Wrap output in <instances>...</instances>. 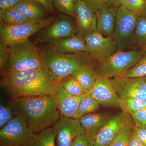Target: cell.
<instances>
[{
    "instance_id": "38",
    "label": "cell",
    "mask_w": 146,
    "mask_h": 146,
    "mask_svg": "<svg viewBox=\"0 0 146 146\" xmlns=\"http://www.w3.org/2000/svg\"><path fill=\"white\" fill-rule=\"evenodd\" d=\"M21 0H0V12L14 7Z\"/></svg>"
},
{
    "instance_id": "12",
    "label": "cell",
    "mask_w": 146,
    "mask_h": 146,
    "mask_svg": "<svg viewBox=\"0 0 146 146\" xmlns=\"http://www.w3.org/2000/svg\"><path fill=\"white\" fill-rule=\"evenodd\" d=\"M84 39L87 53L97 62L104 60L118 51L112 36L105 37L96 31L87 35Z\"/></svg>"
},
{
    "instance_id": "23",
    "label": "cell",
    "mask_w": 146,
    "mask_h": 146,
    "mask_svg": "<svg viewBox=\"0 0 146 146\" xmlns=\"http://www.w3.org/2000/svg\"><path fill=\"white\" fill-rule=\"evenodd\" d=\"M1 23L10 26L18 25L32 22L23 13L13 7L0 12Z\"/></svg>"
},
{
    "instance_id": "42",
    "label": "cell",
    "mask_w": 146,
    "mask_h": 146,
    "mask_svg": "<svg viewBox=\"0 0 146 146\" xmlns=\"http://www.w3.org/2000/svg\"><path fill=\"white\" fill-rule=\"evenodd\" d=\"M140 16L146 17V6L145 8V9H144L143 11V12H142V13H141V15H140Z\"/></svg>"
},
{
    "instance_id": "22",
    "label": "cell",
    "mask_w": 146,
    "mask_h": 146,
    "mask_svg": "<svg viewBox=\"0 0 146 146\" xmlns=\"http://www.w3.org/2000/svg\"><path fill=\"white\" fill-rule=\"evenodd\" d=\"M23 146H56L53 128L33 133Z\"/></svg>"
},
{
    "instance_id": "26",
    "label": "cell",
    "mask_w": 146,
    "mask_h": 146,
    "mask_svg": "<svg viewBox=\"0 0 146 146\" xmlns=\"http://www.w3.org/2000/svg\"><path fill=\"white\" fill-rule=\"evenodd\" d=\"M136 49L146 50V17L138 16L135 29Z\"/></svg>"
},
{
    "instance_id": "33",
    "label": "cell",
    "mask_w": 146,
    "mask_h": 146,
    "mask_svg": "<svg viewBox=\"0 0 146 146\" xmlns=\"http://www.w3.org/2000/svg\"><path fill=\"white\" fill-rule=\"evenodd\" d=\"M123 5L131 12L140 16L146 6L145 0H124Z\"/></svg>"
},
{
    "instance_id": "32",
    "label": "cell",
    "mask_w": 146,
    "mask_h": 146,
    "mask_svg": "<svg viewBox=\"0 0 146 146\" xmlns=\"http://www.w3.org/2000/svg\"><path fill=\"white\" fill-rule=\"evenodd\" d=\"M15 117L10 104L1 100L0 104V128L6 125Z\"/></svg>"
},
{
    "instance_id": "5",
    "label": "cell",
    "mask_w": 146,
    "mask_h": 146,
    "mask_svg": "<svg viewBox=\"0 0 146 146\" xmlns=\"http://www.w3.org/2000/svg\"><path fill=\"white\" fill-rule=\"evenodd\" d=\"M43 68L39 49L30 41L9 46L7 73Z\"/></svg>"
},
{
    "instance_id": "16",
    "label": "cell",
    "mask_w": 146,
    "mask_h": 146,
    "mask_svg": "<svg viewBox=\"0 0 146 146\" xmlns=\"http://www.w3.org/2000/svg\"><path fill=\"white\" fill-rule=\"evenodd\" d=\"M83 95L75 96L71 95L65 91L59 83H58L54 96L57 109L60 115L66 117H74L77 111Z\"/></svg>"
},
{
    "instance_id": "6",
    "label": "cell",
    "mask_w": 146,
    "mask_h": 146,
    "mask_svg": "<svg viewBox=\"0 0 146 146\" xmlns=\"http://www.w3.org/2000/svg\"><path fill=\"white\" fill-rule=\"evenodd\" d=\"M116 26L112 36L118 51L136 49L135 29L138 15L129 11L124 5L117 9Z\"/></svg>"
},
{
    "instance_id": "9",
    "label": "cell",
    "mask_w": 146,
    "mask_h": 146,
    "mask_svg": "<svg viewBox=\"0 0 146 146\" xmlns=\"http://www.w3.org/2000/svg\"><path fill=\"white\" fill-rule=\"evenodd\" d=\"M34 133L25 120L15 116L0 130V146H23Z\"/></svg>"
},
{
    "instance_id": "39",
    "label": "cell",
    "mask_w": 146,
    "mask_h": 146,
    "mask_svg": "<svg viewBox=\"0 0 146 146\" xmlns=\"http://www.w3.org/2000/svg\"><path fill=\"white\" fill-rule=\"evenodd\" d=\"M43 6L48 12L53 13L54 7L53 4L52 0H33Z\"/></svg>"
},
{
    "instance_id": "1",
    "label": "cell",
    "mask_w": 146,
    "mask_h": 146,
    "mask_svg": "<svg viewBox=\"0 0 146 146\" xmlns=\"http://www.w3.org/2000/svg\"><path fill=\"white\" fill-rule=\"evenodd\" d=\"M10 105L14 116L23 118L34 133L54 125L60 116L54 96L22 97L12 99Z\"/></svg>"
},
{
    "instance_id": "18",
    "label": "cell",
    "mask_w": 146,
    "mask_h": 146,
    "mask_svg": "<svg viewBox=\"0 0 146 146\" xmlns=\"http://www.w3.org/2000/svg\"><path fill=\"white\" fill-rule=\"evenodd\" d=\"M51 48L55 52L61 54L87 52L84 37L78 33L74 36L60 39Z\"/></svg>"
},
{
    "instance_id": "25",
    "label": "cell",
    "mask_w": 146,
    "mask_h": 146,
    "mask_svg": "<svg viewBox=\"0 0 146 146\" xmlns=\"http://www.w3.org/2000/svg\"><path fill=\"white\" fill-rule=\"evenodd\" d=\"M58 83L69 94L75 96H81L89 93L76 78L72 76L63 78Z\"/></svg>"
},
{
    "instance_id": "29",
    "label": "cell",
    "mask_w": 146,
    "mask_h": 146,
    "mask_svg": "<svg viewBox=\"0 0 146 146\" xmlns=\"http://www.w3.org/2000/svg\"><path fill=\"white\" fill-rule=\"evenodd\" d=\"M123 76L131 78H143L146 76V50L138 62Z\"/></svg>"
},
{
    "instance_id": "37",
    "label": "cell",
    "mask_w": 146,
    "mask_h": 146,
    "mask_svg": "<svg viewBox=\"0 0 146 146\" xmlns=\"http://www.w3.org/2000/svg\"><path fill=\"white\" fill-rule=\"evenodd\" d=\"M133 135L146 146V127L142 128L135 126L133 127Z\"/></svg>"
},
{
    "instance_id": "40",
    "label": "cell",
    "mask_w": 146,
    "mask_h": 146,
    "mask_svg": "<svg viewBox=\"0 0 146 146\" xmlns=\"http://www.w3.org/2000/svg\"><path fill=\"white\" fill-rule=\"evenodd\" d=\"M128 146H145L141 141L136 138L133 134Z\"/></svg>"
},
{
    "instance_id": "28",
    "label": "cell",
    "mask_w": 146,
    "mask_h": 146,
    "mask_svg": "<svg viewBox=\"0 0 146 146\" xmlns=\"http://www.w3.org/2000/svg\"><path fill=\"white\" fill-rule=\"evenodd\" d=\"M130 126L120 131L109 146H128L133 134V127Z\"/></svg>"
},
{
    "instance_id": "11",
    "label": "cell",
    "mask_w": 146,
    "mask_h": 146,
    "mask_svg": "<svg viewBox=\"0 0 146 146\" xmlns=\"http://www.w3.org/2000/svg\"><path fill=\"white\" fill-rule=\"evenodd\" d=\"M111 81L121 99L135 98L146 101V81L144 78L121 76L111 79Z\"/></svg>"
},
{
    "instance_id": "17",
    "label": "cell",
    "mask_w": 146,
    "mask_h": 146,
    "mask_svg": "<svg viewBox=\"0 0 146 146\" xmlns=\"http://www.w3.org/2000/svg\"><path fill=\"white\" fill-rule=\"evenodd\" d=\"M96 13L97 32L105 37L112 36L117 22V9L107 5Z\"/></svg>"
},
{
    "instance_id": "24",
    "label": "cell",
    "mask_w": 146,
    "mask_h": 146,
    "mask_svg": "<svg viewBox=\"0 0 146 146\" xmlns=\"http://www.w3.org/2000/svg\"><path fill=\"white\" fill-rule=\"evenodd\" d=\"M100 105L89 93L84 94L77 111L73 118L79 119L84 115L93 113L100 108Z\"/></svg>"
},
{
    "instance_id": "35",
    "label": "cell",
    "mask_w": 146,
    "mask_h": 146,
    "mask_svg": "<svg viewBox=\"0 0 146 146\" xmlns=\"http://www.w3.org/2000/svg\"><path fill=\"white\" fill-rule=\"evenodd\" d=\"M135 126L138 127H146V107L131 114Z\"/></svg>"
},
{
    "instance_id": "14",
    "label": "cell",
    "mask_w": 146,
    "mask_h": 146,
    "mask_svg": "<svg viewBox=\"0 0 146 146\" xmlns=\"http://www.w3.org/2000/svg\"><path fill=\"white\" fill-rule=\"evenodd\" d=\"M89 94L102 106L120 107L121 99L112 86L111 79L99 75Z\"/></svg>"
},
{
    "instance_id": "31",
    "label": "cell",
    "mask_w": 146,
    "mask_h": 146,
    "mask_svg": "<svg viewBox=\"0 0 146 146\" xmlns=\"http://www.w3.org/2000/svg\"><path fill=\"white\" fill-rule=\"evenodd\" d=\"M9 59V46L6 42H0V72L2 77L6 74Z\"/></svg>"
},
{
    "instance_id": "7",
    "label": "cell",
    "mask_w": 146,
    "mask_h": 146,
    "mask_svg": "<svg viewBox=\"0 0 146 146\" xmlns=\"http://www.w3.org/2000/svg\"><path fill=\"white\" fill-rule=\"evenodd\" d=\"M56 20L54 17H47L39 21L13 26L1 23V41L9 46L27 42L31 35L49 26Z\"/></svg>"
},
{
    "instance_id": "4",
    "label": "cell",
    "mask_w": 146,
    "mask_h": 146,
    "mask_svg": "<svg viewBox=\"0 0 146 146\" xmlns=\"http://www.w3.org/2000/svg\"><path fill=\"white\" fill-rule=\"evenodd\" d=\"M145 51L134 49L117 51L104 60L97 62L99 75L110 79L124 75L143 55Z\"/></svg>"
},
{
    "instance_id": "43",
    "label": "cell",
    "mask_w": 146,
    "mask_h": 146,
    "mask_svg": "<svg viewBox=\"0 0 146 146\" xmlns=\"http://www.w3.org/2000/svg\"><path fill=\"white\" fill-rule=\"evenodd\" d=\"M144 78L145 79V80L146 81V76H145L144 77Z\"/></svg>"
},
{
    "instance_id": "34",
    "label": "cell",
    "mask_w": 146,
    "mask_h": 146,
    "mask_svg": "<svg viewBox=\"0 0 146 146\" xmlns=\"http://www.w3.org/2000/svg\"><path fill=\"white\" fill-rule=\"evenodd\" d=\"M95 139L89 132H85L79 135L74 139L71 146H94Z\"/></svg>"
},
{
    "instance_id": "20",
    "label": "cell",
    "mask_w": 146,
    "mask_h": 146,
    "mask_svg": "<svg viewBox=\"0 0 146 146\" xmlns=\"http://www.w3.org/2000/svg\"><path fill=\"white\" fill-rule=\"evenodd\" d=\"M14 7L32 21L46 18L48 12L43 6L33 0H21Z\"/></svg>"
},
{
    "instance_id": "15",
    "label": "cell",
    "mask_w": 146,
    "mask_h": 146,
    "mask_svg": "<svg viewBox=\"0 0 146 146\" xmlns=\"http://www.w3.org/2000/svg\"><path fill=\"white\" fill-rule=\"evenodd\" d=\"M74 12L78 33L85 37L97 31L96 12L83 0H76Z\"/></svg>"
},
{
    "instance_id": "41",
    "label": "cell",
    "mask_w": 146,
    "mask_h": 146,
    "mask_svg": "<svg viewBox=\"0 0 146 146\" xmlns=\"http://www.w3.org/2000/svg\"><path fill=\"white\" fill-rule=\"evenodd\" d=\"M123 2L124 0H109L108 5L117 9L121 5H123Z\"/></svg>"
},
{
    "instance_id": "19",
    "label": "cell",
    "mask_w": 146,
    "mask_h": 146,
    "mask_svg": "<svg viewBox=\"0 0 146 146\" xmlns=\"http://www.w3.org/2000/svg\"><path fill=\"white\" fill-rule=\"evenodd\" d=\"M112 116L106 112L91 113L84 115L79 119L82 127L92 134L94 139Z\"/></svg>"
},
{
    "instance_id": "13",
    "label": "cell",
    "mask_w": 146,
    "mask_h": 146,
    "mask_svg": "<svg viewBox=\"0 0 146 146\" xmlns=\"http://www.w3.org/2000/svg\"><path fill=\"white\" fill-rule=\"evenodd\" d=\"M56 146H71L78 136L85 132L79 119L60 115L53 125Z\"/></svg>"
},
{
    "instance_id": "30",
    "label": "cell",
    "mask_w": 146,
    "mask_h": 146,
    "mask_svg": "<svg viewBox=\"0 0 146 146\" xmlns=\"http://www.w3.org/2000/svg\"><path fill=\"white\" fill-rule=\"evenodd\" d=\"M76 0H52L55 8L59 12L74 16V5Z\"/></svg>"
},
{
    "instance_id": "44",
    "label": "cell",
    "mask_w": 146,
    "mask_h": 146,
    "mask_svg": "<svg viewBox=\"0 0 146 146\" xmlns=\"http://www.w3.org/2000/svg\"><path fill=\"white\" fill-rule=\"evenodd\" d=\"M145 1H146V0H145Z\"/></svg>"
},
{
    "instance_id": "36",
    "label": "cell",
    "mask_w": 146,
    "mask_h": 146,
    "mask_svg": "<svg viewBox=\"0 0 146 146\" xmlns=\"http://www.w3.org/2000/svg\"><path fill=\"white\" fill-rule=\"evenodd\" d=\"M88 5L96 12L100 9L108 5L109 0H83Z\"/></svg>"
},
{
    "instance_id": "27",
    "label": "cell",
    "mask_w": 146,
    "mask_h": 146,
    "mask_svg": "<svg viewBox=\"0 0 146 146\" xmlns=\"http://www.w3.org/2000/svg\"><path fill=\"white\" fill-rule=\"evenodd\" d=\"M146 107V101L135 98H125L121 99L120 108L123 112L131 115L133 112Z\"/></svg>"
},
{
    "instance_id": "3",
    "label": "cell",
    "mask_w": 146,
    "mask_h": 146,
    "mask_svg": "<svg viewBox=\"0 0 146 146\" xmlns=\"http://www.w3.org/2000/svg\"><path fill=\"white\" fill-rule=\"evenodd\" d=\"M39 49L43 68L58 83L81 68L97 62L86 52L61 54L55 52L51 47Z\"/></svg>"
},
{
    "instance_id": "2",
    "label": "cell",
    "mask_w": 146,
    "mask_h": 146,
    "mask_svg": "<svg viewBox=\"0 0 146 146\" xmlns=\"http://www.w3.org/2000/svg\"><path fill=\"white\" fill-rule=\"evenodd\" d=\"M58 83L43 68L7 73L1 80L11 100L36 95L54 96Z\"/></svg>"
},
{
    "instance_id": "21",
    "label": "cell",
    "mask_w": 146,
    "mask_h": 146,
    "mask_svg": "<svg viewBox=\"0 0 146 146\" xmlns=\"http://www.w3.org/2000/svg\"><path fill=\"white\" fill-rule=\"evenodd\" d=\"M96 63L84 67L73 73L71 76L76 78L82 86L88 91H90L99 74L96 69Z\"/></svg>"
},
{
    "instance_id": "8",
    "label": "cell",
    "mask_w": 146,
    "mask_h": 146,
    "mask_svg": "<svg viewBox=\"0 0 146 146\" xmlns=\"http://www.w3.org/2000/svg\"><path fill=\"white\" fill-rule=\"evenodd\" d=\"M34 43L54 45L60 39L78 33L76 22L69 15L60 14L49 26L39 31Z\"/></svg>"
},
{
    "instance_id": "10",
    "label": "cell",
    "mask_w": 146,
    "mask_h": 146,
    "mask_svg": "<svg viewBox=\"0 0 146 146\" xmlns=\"http://www.w3.org/2000/svg\"><path fill=\"white\" fill-rule=\"evenodd\" d=\"M130 126L135 124L130 114L122 111L112 116L97 134L94 146H109L120 131Z\"/></svg>"
}]
</instances>
